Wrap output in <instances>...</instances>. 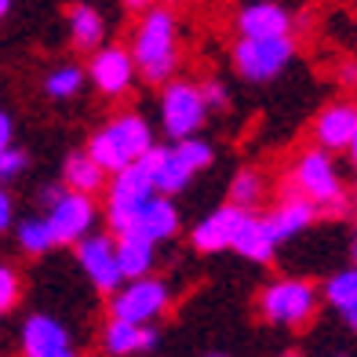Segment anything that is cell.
Masks as SVG:
<instances>
[{
  "mask_svg": "<svg viewBox=\"0 0 357 357\" xmlns=\"http://www.w3.org/2000/svg\"><path fill=\"white\" fill-rule=\"evenodd\" d=\"M128 230H135V234H146L150 241H172L178 234V212H175V204L165 197V193H150L135 212L132 219H128ZM124 230V234H128Z\"/></svg>",
  "mask_w": 357,
  "mask_h": 357,
  "instance_id": "15",
  "label": "cell"
},
{
  "mask_svg": "<svg viewBox=\"0 0 357 357\" xmlns=\"http://www.w3.org/2000/svg\"><path fill=\"white\" fill-rule=\"evenodd\" d=\"M146 160H150V172H153V190L165 193V197H175L193 183V175L212 165L215 150L197 135H190V139H175V146H150Z\"/></svg>",
  "mask_w": 357,
  "mask_h": 357,
  "instance_id": "2",
  "label": "cell"
},
{
  "mask_svg": "<svg viewBox=\"0 0 357 357\" xmlns=\"http://www.w3.org/2000/svg\"><path fill=\"white\" fill-rule=\"evenodd\" d=\"M102 343H106L109 354H142V350H153L157 332L150 328V324H135V321L109 317L106 332H102Z\"/></svg>",
  "mask_w": 357,
  "mask_h": 357,
  "instance_id": "21",
  "label": "cell"
},
{
  "mask_svg": "<svg viewBox=\"0 0 357 357\" xmlns=\"http://www.w3.org/2000/svg\"><path fill=\"white\" fill-rule=\"evenodd\" d=\"M350 208H354V215H357V193H354V201H350Z\"/></svg>",
  "mask_w": 357,
  "mask_h": 357,
  "instance_id": "40",
  "label": "cell"
},
{
  "mask_svg": "<svg viewBox=\"0 0 357 357\" xmlns=\"http://www.w3.org/2000/svg\"><path fill=\"white\" fill-rule=\"evenodd\" d=\"M135 70L150 84H168L178 66V40H175V15L168 8H146L142 22L132 40Z\"/></svg>",
  "mask_w": 357,
  "mask_h": 357,
  "instance_id": "1",
  "label": "cell"
},
{
  "mask_svg": "<svg viewBox=\"0 0 357 357\" xmlns=\"http://www.w3.org/2000/svg\"><path fill=\"white\" fill-rule=\"evenodd\" d=\"M88 77L91 84L99 88L102 95L109 99H121V95L132 91V80H135V59L132 52H124V47H95L91 55V66H88Z\"/></svg>",
  "mask_w": 357,
  "mask_h": 357,
  "instance_id": "12",
  "label": "cell"
},
{
  "mask_svg": "<svg viewBox=\"0 0 357 357\" xmlns=\"http://www.w3.org/2000/svg\"><path fill=\"white\" fill-rule=\"evenodd\" d=\"M121 4L132 11H146V8H153V0H121Z\"/></svg>",
  "mask_w": 357,
  "mask_h": 357,
  "instance_id": "36",
  "label": "cell"
},
{
  "mask_svg": "<svg viewBox=\"0 0 357 357\" xmlns=\"http://www.w3.org/2000/svg\"><path fill=\"white\" fill-rule=\"evenodd\" d=\"M339 84H343V88L357 84V62H343V66H339Z\"/></svg>",
  "mask_w": 357,
  "mask_h": 357,
  "instance_id": "33",
  "label": "cell"
},
{
  "mask_svg": "<svg viewBox=\"0 0 357 357\" xmlns=\"http://www.w3.org/2000/svg\"><path fill=\"white\" fill-rule=\"evenodd\" d=\"M230 248L241 252L245 259H252V263H270L273 252H278L273 237L266 234V226H263V215H255V212H245V215H241Z\"/></svg>",
  "mask_w": 357,
  "mask_h": 357,
  "instance_id": "20",
  "label": "cell"
},
{
  "mask_svg": "<svg viewBox=\"0 0 357 357\" xmlns=\"http://www.w3.org/2000/svg\"><path fill=\"white\" fill-rule=\"evenodd\" d=\"M237 33L241 37H278L291 33V15L273 4V0H255V4L237 11Z\"/></svg>",
  "mask_w": 357,
  "mask_h": 357,
  "instance_id": "18",
  "label": "cell"
},
{
  "mask_svg": "<svg viewBox=\"0 0 357 357\" xmlns=\"http://www.w3.org/2000/svg\"><path fill=\"white\" fill-rule=\"evenodd\" d=\"M117 263H121L124 281L150 273L157 263V241H150L146 234H135V230L117 234Z\"/></svg>",
  "mask_w": 357,
  "mask_h": 357,
  "instance_id": "19",
  "label": "cell"
},
{
  "mask_svg": "<svg viewBox=\"0 0 357 357\" xmlns=\"http://www.w3.org/2000/svg\"><path fill=\"white\" fill-rule=\"evenodd\" d=\"M291 190L303 193L306 201H314L317 215L321 212L324 215H339V212H347V208H350L343 178H339L328 150H321V146H317V150H306L296 160V168H291Z\"/></svg>",
  "mask_w": 357,
  "mask_h": 357,
  "instance_id": "3",
  "label": "cell"
},
{
  "mask_svg": "<svg viewBox=\"0 0 357 357\" xmlns=\"http://www.w3.org/2000/svg\"><path fill=\"white\" fill-rule=\"evenodd\" d=\"M150 193H157V190H153V172H150L146 153L139 160H132V165H124L121 172H113V178H109V201H106V219H109L113 237L128 230L132 212L146 197H150Z\"/></svg>",
  "mask_w": 357,
  "mask_h": 357,
  "instance_id": "7",
  "label": "cell"
},
{
  "mask_svg": "<svg viewBox=\"0 0 357 357\" xmlns=\"http://www.w3.org/2000/svg\"><path fill=\"white\" fill-rule=\"evenodd\" d=\"M350 259L357 263V230H354V237H350Z\"/></svg>",
  "mask_w": 357,
  "mask_h": 357,
  "instance_id": "38",
  "label": "cell"
},
{
  "mask_svg": "<svg viewBox=\"0 0 357 357\" xmlns=\"http://www.w3.org/2000/svg\"><path fill=\"white\" fill-rule=\"evenodd\" d=\"M66 19H70V37H73V44L80 47V52H95V47L102 44L106 19L91 4H73Z\"/></svg>",
  "mask_w": 357,
  "mask_h": 357,
  "instance_id": "23",
  "label": "cell"
},
{
  "mask_svg": "<svg viewBox=\"0 0 357 357\" xmlns=\"http://www.w3.org/2000/svg\"><path fill=\"white\" fill-rule=\"evenodd\" d=\"M317 303H321V291L310 281L284 278V281H273L263 288L259 314H263V321L278 324V328H303L317 314Z\"/></svg>",
  "mask_w": 357,
  "mask_h": 357,
  "instance_id": "5",
  "label": "cell"
},
{
  "mask_svg": "<svg viewBox=\"0 0 357 357\" xmlns=\"http://www.w3.org/2000/svg\"><path fill=\"white\" fill-rule=\"evenodd\" d=\"M22 354H29V357H70L73 335L52 314H33L22 324Z\"/></svg>",
  "mask_w": 357,
  "mask_h": 357,
  "instance_id": "13",
  "label": "cell"
},
{
  "mask_svg": "<svg viewBox=\"0 0 357 357\" xmlns=\"http://www.w3.org/2000/svg\"><path fill=\"white\" fill-rule=\"evenodd\" d=\"M62 190H66V186H44V190H40V204L59 201V197H62Z\"/></svg>",
  "mask_w": 357,
  "mask_h": 357,
  "instance_id": "34",
  "label": "cell"
},
{
  "mask_svg": "<svg viewBox=\"0 0 357 357\" xmlns=\"http://www.w3.org/2000/svg\"><path fill=\"white\" fill-rule=\"evenodd\" d=\"M208 121V102L197 84L190 80H172L160 95V128L168 139H190L197 135Z\"/></svg>",
  "mask_w": 357,
  "mask_h": 357,
  "instance_id": "9",
  "label": "cell"
},
{
  "mask_svg": "<svg viewBox=\"0 0 357 357\" xmlns=\"http://www.w3.org/2000/svg\"><path fill=\"white\" fill-rule=\"evenodd\" d=\"M339 314H343V324H347V328L357 335V306H350V310H339Z\"/></svg>",
  "mask_w": 357,
  "mask_h": 357,
  "instance_id": "35",
  "label": "cell"
},
{
  "mask_svg": "<svg viewBox=\"0 0 357 357\" xmlns=\"http://www.w3.org/2000/svg\"><path fill=\"white\" fill-rule=\"evenodd\" d=\"M19 291H22L19 273H15L11 266H0V314H8L11 306L19 303Z\"/></svg>",
  "mask_w": 357,
  "mask_h": 357,
  "instance_id": "29",
  "label": "cell"
},
{
  "mask_svg": "<svg viewBox=\"0 0 357 357\" xmlns=\"http://www.w3.org/2000/svg\"><path fill=\"white\" fill-rule=\"evenodd\" d=\"M150 146H153L150 124H146L142 117H135V113H128V117L109 121L106 128H99V132L91 135L88 153L99 160V168L106 175H113V172H121L124 165L139 160L146 150H150Z\"/></svg>",
  "mask_w": 357,
  "mask_h": 357,
  "instance_id": "4",
  "label": "cell"
},
{
  "mask_svg": "<svg viewBox=\"0 0 357 357\" xmlns=\"http://www.w3.org/2000/svg\"><path fill=\"white\" fill-rule=\"evenodd\" d=\"M80 88H84V70L73 66V62L55 66L44 77V91L52 95V99H73V95H80Z\"/></svg>",
  "mask_w": 357,
  "mask_h": 357,
  "instance_id": "26",
  "label": "cell"
},
{
  "mask_svg": "<svg viewBox=\"0 0 357 357\" xmlns=\"http://www.w3.org/2000/svg\"><path fill=\"white\" fill-rule=\"evenodd\" d=\"M15 142V124L4 109H0V150H8V146Z\"/></svg>",
  "mask_w": 357,
  "mask_h": 357,
  "instance_id": "32",
  "label": "cell"
},
{
  "mask_svg": "<svg viewBox=\"0 0 357 357\" xmlns=\"http://www.w3.org/2000/svg\"><path fill=\"white\" fill-rule=\"evenodd\" d=\"M8 8H11V0H0V19L8 15Z\"/></svg>",
  "mask_w": 357,
  "mask_h": 357,
  "instance_id": "39",
  "label": "cell"
},
{
  "mask_svg": "<svg viewBox=\"0 0 357 357\" xmlns=\"http://www.w3.org/2000/svg\"><path fill=\"white\" fill-rule=\"evenodd\" d=\"M291 55H296V44H291L288 33L278 37H241L234 44V70L252 80V84H266V80L278 77Z\"/></svg>",
  "mask_w": 357,
  "mask_h": 357,
  "instance_id": "6",
  "label": "cell"
},
{
  "mask_svg": "<svg viewBox=\"0 0 357 357\" xmlns=\"http://www.w3.org/2000/svg\"><path fill=\"white\" fill-rule=\"evenodd\" d=\"M321 296L328 299V306H335V310H350V306H357V263L332 273V278L324 281Z\"/></svg>",
  "mask_w": 357,
  "mask_h": 357,
  "instance_id": "25",
  "label": "cell"
},
{
  "mask_svg": "<svg viewBox=\"0 0 357 357\" xmlns=\"http://www.w3.org/2000/svg\"><path fill=\"white\" fill-rule=\"evenodd\" d=\"M347 153H350V165H354V172H357V135H354V142L347 146Z\"/></svg>",
  "mask_w": 357,
  "mask_h": 357,
  "instance_id": "37",
  "label": "cell"
},
{
  "mask_svg": "<svg viewBox=\"0 0 357 357\" xmlns=\"http://www.w3.org/2000/svg\"><path fill=\"white\" fill-rule=\"evenodd\" d=\"M19 248L26 255H44L55 248V237H52V226H47V219H22L19 222Z\"/></svg>",
  "mask_w": 357,
  "mask_h": 357,
  "instance_id": "27",
  "label": "cell"
},
{
  "mask_svg": "<svg viewBox=\"0 0 357 357\" xmlns=\"http://www.w3.org/2000/svg\"><path fill=\"white\" fill-rule=\"evenodd\" d=\"M201 95H204L208 109H215V113L230 109V91H226L222 80H208V84H201Z\"/></svg>",
  "mask_w": 357,
  "mask_h": 357,
  "instance_id": "30",
  "label": "cell"
},
{
  "mask_svg": "<svg viewBox=\"0 0 357 357\" xmlns=\"http://www.w3.org/2000/svg\"><path fill=\"white\" fill-rule=\"evenodd\" d=\"M263 193H266L263 175H259L255 168H241L234 175V183H230V204L245 208V212H255L259 201H263Z\"/></svg>",
  "mask_w": 357,
  "mask_h": 357,
  "instance_id": "24",
  "label": "cell"
},
{
  "mask_svg": "<svg viewBox=\"0 0 357 357\" xmlns=\"http://www.w3.org/2000/svg\"><path fill=\"white\" fill-rule=\"evenodd\" d=\"M47 226H52V237L55 245H77L84 234H91L95 219V201L91 193H77V190H62V197L47 204Z\"/></svg>",
  "mask_w": 357,
  "mask_h": 357,
  "instance_id": "10",
  "label": "cell"
},
{
  "mask_svg": "<svg viewBox=\"0 0 357 357\" xmlns=\"http://www.w3.org/2000/svg\"><path fill=\"white\" fill-rule=\"evenodd\" d=\"M357 135V102H332L328 109H321V117L314 124V142L321 150H347Z\"/></svg>",
  "mask_w": 357,
  "mask_h": 357,
  "instance_id": "17",
  "label": "cell"
},
{
  "mask_svg": "<svg viewBox=\"0 0 357 357\" xmlns=\"http://www.w3.org/2000/svg\"><path fill=\"white\" fill-rule=\"evenodd\" d=\"M109 317H121V321H135V324H153L160 314L168 310L172 303V288L160 281V278H132V281H121L117 291H109Z\"/></svg>",
  "mask_w": 357,
  "mask_h": 357,
  "instance_id": "8",
  "label": "cell"
},
{
  "mask_svg": "<svg viewBox=\"0 0 357 357\" xmlns=\"http://www.w3.org/2000/svg\"><path fill=\"white\" fill-rule=\"evenodd\" d=\"M11 222H15V201H11V193L0 186V234H4Z\"/></svg>",
  "mask_w": 357,
  "mask_h": 357,
  "instance_id": "31",
  "label": "cell"
},
{
  "mask_svg": "<svg viewBox=\"0 0 357 357\" xmlns=\"http://www.w3.org/2000/svg\"><path fill=\"white\" fill-rule=\"evenodd\" d=\"M29 165V157L19 150V146H8V150H0V183H8V178H19Z\"/></svg>",
  "mask_w": 357,
  "mask_h": 357,
  "instance_id": "28",
  "label": "cell"
},
{
  "mask_svg": "<svg viewBox=\"0 0 357 357\" xmlns=\"http://www.w3.org/2000/svg\"><path fill=\"white\" fill-rule=\"evenodd\" d=\"M314 219H317L314 201H306L303 193L288 190V197H284L278 208H273V212L263 215V226H266V234L273 237V245H284V241L299 237L303 230H310Z\"/></svg>",
  "mask_w": 357,
  "mask_h": 357,
  "instance_id": "14",
  "label": "cell"
},
{
  "mask_svg": "<svg viewBox=\"0 0 357 357\" xmlns=\"http://www.w3.org/2000/svg\"><path fill=\"white\" fill-rule=\"evenodd\" d=\"M241 215H245V208H237V204H222L215 208L212 215H204L197 226H193V248L204 252V255H212V252H226L234 245V234H237V222Z\"/></svg>",
  "mask_w": 357,
  "mask_h": 357,
  "instance_id": "16",
  "label": "cell"
},
{
  "mask_svg": "<svg viewBox=\"0 0 357 357\" xmlns=\"http://www.w3.org/2000/svg\"><path fill=\"white\" fill-rule=\"evenodd\" d=\"M77 259H80V270L88 273V281L99 288V291H117L124 273L117 263V237L109 234H84L77 241Z\"/></svg>",
  "mask_w": 357,
  "mask_h": 357,
  "instance_id": "11",
  "label": "cell"
},
{
  "mask_svg": "<svg viewBox=\"0 0 357 357\" xmlns=\"http://www.w3.org/2000/svg\"><path fill=\"white\" fill-rule=\"evenodd\" d=\"M62 186L66 190H77V193H99L106 186V172L99 168V160H95L88 150L84 153H70L66 165H62Z\"/></svg>",
  "mask_w": 357,
  "mask_h": 357,
  "instance_id": "22",
  "label": "cell"
}]
</instances>
